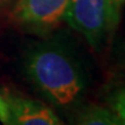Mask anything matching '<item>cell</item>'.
Listing matches in <instances>:
<instances>
[{
	"instance_id": "4",
	"label": "cell",
	"mask_w": 125,
	"mask_h": 125,
	"mask_svg": "<svg viewBox=\"0 0 125 125\" xmlns=\"http://www.w3.org/2000/svg\"><path fill=\"white\" fill-rule=\"evenodd\" d=\"M5 101L8 106L5 125H64L50 107L38 101L17 96Z\"/></svg>"
},
{
	"instance_id": "7",
	"label": "cell",
	"mask_w": 125,
	"mask_h": 125,
	"mask_svg": "<svg viewBox=\"0 0 125 125\" xmlns=\"http://www.w3.org/2000/svg\"><path fill=\"white\" fill-rule=\"evenodd\" d=\"M109 1H110V5H111V8H112V13H114L115 18L119 22V19H120L121 8H123V5L125 3V0H109Z\"/></svg>"
},
{
	"instance_id": "1",
	"label": "cell",
	"mask_w": 125,
	"mask_h": 125,
	"mask_svg": "<svg viewBox=\"0 0 125 125\" xmlns=\"http://www.w3.org/2000/svg\"><path fill=\"white\" fill-rule=\"evenodd\" d=\"M26 72L45 98L59 107L74 105L84 89L79 65L61 47L41 45L26 60Z\"/></svg>"
},
{
	"instance_id": "9",
	"label": "cell",
	"mask_w": 125,
	"mask_h": 125,
	"mask_svg": "<svg viewBox=\"0 0 125 125\" xmlns=\"http://www.w3.org/2000/svg\"><path fill=\"white\" fill-rule=\"evenodd\" d=\"M1 1H4V0H0V3H1Z\"/></svg>"
},
{
	"instance_id": "6",
	"label": "cell",
	"mask_w": 125,
	"mask_h": 125,
	"mask_svg": "<svg viewBox=\"0 0 125 125\" xmlns=\"http://www.w3.org/2000/svg\"><path fill=\"white\" fill-rule=\"evenodd\" d=\"M111 111L120 125H125V87L119 89L111 98Z\"/></svg>"
},
{
	"instance_id": "3",
	"label": "cell",
	"mask_w": 125,
	"mask_h": 125,
	"mask_svg": "<svg viewBox=\"0 0 125 125\" xmlns=\"http://www.w3.org/2000/svg\"><path fill=\"white\" fill-rule=\"evenodd\" d=\"M69 0H18L13 10L19 23L37 30H49L64 18Z\"/></svg>"
},
{
	"instance_id": "5",
	"label": "cell",
	"mask_w": 125,
	"mask_h": 125,
	"mask_svg": "<svg viewBox=\"0 0 125 125\" xmlns=\"http://www.w3.org/2000/svg\"><path fill=\"white\" fill-rule=\"evenodd\" d=\"M77 125H120L110 109L102 106H89L78 117Z\"/></svg>"
},
{
	"instance_id": "2",
	"label": "cell",
	"mask_w": 125,
	"mask_h": 125,
	"mask_svg": "<svg viewBox=\"0 0 125 125\" xmlns=\"http://www.w3.org/2000/svg\"><path fill=\"white\" fill-rule=\"evenodd\" d=\"M64 19L96 49L119 23L109 0H69Z\"/></svg>"
},
{
	"instance_id": "8",
	"label": "cell",
	"mask_w": 125,
	"mask_h": 125,
	"mask_svg": "<svg viewBox=\"0 0 125 125\" xmlns=\"http://www.w3.org/2000/svg\"><path fill=\"white\" fill-rule=\"evenodd\" d=\"M7 117H8V106H7V101L0 96V121L4 125L7 123Z\"/></svg>"
}]
</instances>
